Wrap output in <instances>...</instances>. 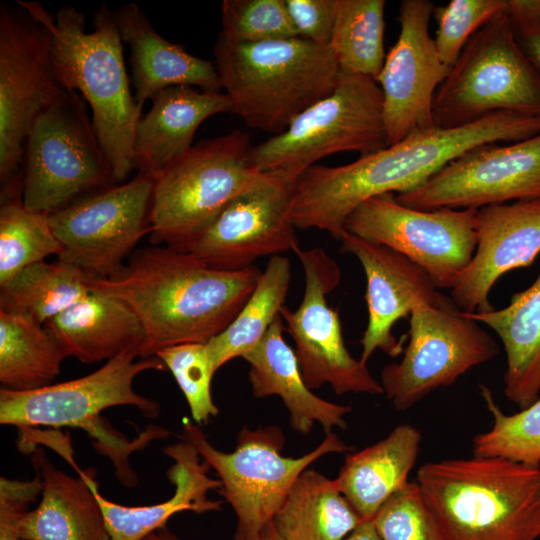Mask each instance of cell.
Wrapping results in <instances>:
<instances>
[{"label": "cell", "mask_w": 540, "mask_h": 540, "mask_svg": "<svg viewBox=\"0 0 540 540\" xmlns=\"http://www.w3.org/2000/svg\"><path fill=\"white\" fill-rule=\"evenodd\" d=\"M256 266L215 269L192 254L168 246L136 251L127 264L89 288L125 302L144 329L141 358L185 343H208L225 330L252 294Z\"/></svg>", "instance_id": "1"}, {"label": "cell", "mask_w": 540, "mask_h": 540, "mask_svg": "<svg viewBox=\"0 0 540 540\" xmlns=\"http://www.w3.org/2000/svg\"><path fill=\"white\" fill-rule=\"evenodd\" d=\"M421 495L444 540L540 538V467L472 456L422 465Z\"/></svg>", "instance_id": "2"}, {"label": "cell", "mask_w": 540, "mask_h": 540, "mask_svg": "<svg viewBox=\"0 0 540 540\" xmlns=\"http://www.w3.org/2000/svg\"><path fill=\"white\" fill-rule=\"evenodd\" d=\"M52 59L63 88L80 92L92 110V122L114 184L123 183L134 166V138L141 109L131 94L123 42L113 11L102 6L86 31L85 14L73 6L49 18Z\"/></svg>", "instance_id": "3"}, {"label": "cell", "mask_w": 540, "mask_h": 540, "mask_svg": "<svg viewBox=\"0 0 540 540\" xmlns=\"http://www.w3.org/2000/svg\"><path fill=\"white\" fill-rule=\"evenodd\" d=\"M215 66L233 113L277 135L335 88L340 67L329 46L302 37L237 43L219 34Z\"/></svg>", "instance_id": "4"}, {"label": "cell", "mask_w": 540, "mask_h": 540, "mask_svg": "<svg viewBox=\"0 0 540 540\" xmlns=\"http://www.w3.org/2000/svg\"><path fill=\"white\" fill-rule=\"evenodd\" d=\"M386 147L383 94L368 76L340 69L334 90L299 114L281 133L252 146L259 172H279L296 182L320 159L339 152L361 156Z\"/></svg>", "instance_id": "5"}, {"label": "cell", "mask_w": 540, "mask_h": 540, "mask_svg": "<svg viewBox=\"0 0 540 540\" xmlns=\"http://www.w3.org/2000/svg\"><path fill=\"white\" fill-rule=\"evenodd\" d=\"M502 111L540 115V73L520 47L507 10L469 39L433 102L435 125L444 129Z\"/></svg>", "instance_id": "6"}, {"label": "cell", "mask_w": 540, "mask_h": 540, "mask_svg": "<svg viewBox=\"0 0 540 540\" xmlns=\"http://www.w3.org/2000/svg\"><path fill=\"white\" fill-rule=\"evenodd\" d=\"M249 134L231 133L193 145L155 176L149 216L151 242L182 250L230 201L256 185Z\"/></svg>", "instance_id": "7"}, {"label": "cell", "mask_w": 540, "mask_h": 540, "mask_svg": "<svg viewBox=\"0 0 540 540\" xmlns=\"http://www.w3.org/2000/svg\"><path fill=\"white\" fill-rule=\"evenodd\" d=\"M22 166L23 205L46 216L114 185L87 102L65 88L33 121Z\"/></svg>", "instance_id": "8"}, {"label": "cell", "mask_w": 540, "mask_h": 540, "mask_svg": "<svg viewBox=\"0 0 540 540\" xmlns=\"http://www.w3.org/2000/svg\"><path fill=\"white\" fill-rule=\"evenodd\" d=\"M183 439L190 442L202 460L213 468L222 483L219 490L237 517L236 535L256 539L272 522L293 483L309 466L328 453L353 448L335 433L325 434L309 453L293 458L282 455L285 437L276 425L251 429L243 426L232 452L216 449L198 424L183 422Z\"/></svg>", "instance_id": "9"}, {"label": "cell", "mask_w": 540, "mask_h": 540, "mask_svg": "<svg viewBox=\"0 0 540 540\" xmlns=\"http://www.w3.org/2000/svg\"><path fill=\"white\" fill-rule=\"evenodd\" d=\"M51 14L39 2L0 4V183L23 177L29 129L64 89L52 59Z\"/></svg>", "instance_id": "10"}, {"label": "cell", "mask_w": 540, "mask_h": 540, "mask_svg": "<svg viewBox=\"0 0 540 540\" xmlns=\"http://www.w3.org/2000/svg\"><path fill=\"white\" fill-rule=\"evenodd\" d=\"M408 319L402 359L385 365L380 374L383 392L396 410L411 408L500 352L494 337L450 297L437 306L417 304Z\"/></svg>", "instance_id": "11"}, {"label": "cell", "mask_w": 540, "mask_h": 540, "mask_svg": "<svg viewBox=\"0 0 540 540\" xmlns=\"http://www.w3.org/2000/svg\"><path fill=\"white\" fill-rule=\"evenodd\" d=\"M478 209L420 210L399 203L394 193L357 206L345 231L384 245L422 267L438 289H451L477 245Z\"/></svg>", "instance_id": "12"}, {"label": "cell", "mask_w": 540, "mask_h": 540, "mask_svg": "<svg viewBox=\"0 0 540 540\" xmlns=\"http://www.w3.org/2000/svg\"><path fill=\"white\" fill-rule=\"evenodd\" d=\"M166 366L157 356L141 358L139 348H131L96 371L66 382L29 390H0V423L20 429L78 427L86 432L102 421L100 413L116 406H134L144 417L159 415L157 401L138 394L134 379L149 370Z\"/></svg>", "instance_id": "13"}, {"label": "cell", "mask_w": 540, "mask_h": 540, "mask_svg": "<svg viewBox=\"0 0 540 540\" xmlns=\"http://www.w3.org/2000/svg\"><path fill=\"white\" fill-rule=\"evenodd\" d=\"M155 176L137 172L129 181L89 193L48 216L61 245L58 260L95 278L119 271L146 234Z\"/></svg>", "instance_id": "14"}, {"label": "cell", "mask_w": 540, "mask_h": 540, "mask_svg": "<svg viewBox=\"0 0 540 540\" xmlns=\"http://www.w3.org/2000/svg\"><path fill=\"white\" fill-rule=\"evenodd\" d=\"M297 256L305 276L300 305H284L280 315L285 331L295 343V354L306 385L319 389L329 384L337 395L345 393L384 394L367 364L355 359L345 346L337 309L327 296L341 281V269L322 248L300 249Z\"/></svg>", "instance_id": "15"}, {"label": "cell", "mask_w": 540, "mask_h": 540, "mask_svg": "<svg viewBox=\"0 0 540 540\" xmlns=\"http://www.w3.org/2000/svg\"><path fill=\"white\" fill-rule=\"evenodd\" d=\"M295 183L279 172H264L256 185L230 201L181 251L226 271L253 266L260 257L297 253L301 248L291 215Z\"/></svg>", "instance_id": "16"}, {"label": "cell", "mask_w": 540, "mask_h": 540, "mask_svg": "<svg viewBox=\"0 0 540 540\" xmlns=\"http://www.w3.org/2000/svg\"><path fill=\"white\" fill-rule=\"evenodd\" d=\"M396 200L420 210L480 209L540 199V133L509 145L476 146Z\"/></svg>", "instance_id": "17"}, {"label": "cell", "mask_w": 540, "mask_h": 540, "mask_svg": "<svg viewBox=\"0 0 540 540\" xmlns=\"http://www.w3.org/2000/svg\"><path fill=\"white\" fill-rule=\"evenodd\" d=\"M434 9L429 0L400 4V33L377 80L383 94L386 147L436 127L434 97L449 69L429 34Z\"/></svg>", "instance_id": "18"}, {"label": "cell", "mask_w": 540, "mask_h": 540, "mask_svg": "<svg viewBox=\"0 0 540 540\" xmlns=\"http://www.w3.org/2000/svg\"><path fill=\"white\" fill-rule=\"evenodd\" d=\"M343 253L354 255L366 276L367 327L361 339L360 360L367 364L380 349L391 357L403 353V340H397L393 326L409 318L419 303L440 305L449 299L429 274L406 256L344 231L339 240Z\"/></svg>", "instance_id": "19"}, {"label": "cell", "mask_w": 540, "mask_h": 540, "mask_svg": "<svg viewBox=\"0 0 540 540\" xmlns=\"http://www.w3.org/2000/svg\"><path fill=\"white\" fill-rule=\"evenodd\" d=\"M477 245L450 298L464 313L493 309L489 294L497 280L530 266L540 253V199L493 204L478 209Z\"/></svg>", "instance_id": "20"}, {"label": "cell", "mask_w": 540, "mask_h": 540, "mask_svg": "<svg viewBox=\"0 0 540 540\" xmlns=\"http://www.w3.org/2000/svg\"><path fill=\"white\" fill-rule=\"evenodd\" d=\"M163 451L173 460L166 474L174 485V493L166 501L144 506L121 505L105 498L100 493L92 472L83 471L77 466L73 450L69 449L61 454L94 492L110 540H143L149 534L166 527L167 521L180 512L202 514L221 510L223 501L210 500L207 495L211 490H220L222 483L208 475L210 467L202 460L197 449L183 439L168 445Z\"/></svg>", "instance_id": "21"}, {"label": "cell", "mask_w": 540, "mask_h": 540, "mask_svg": "<svg viewBox=\"0 0 540 540\" xmlns=\"http://www.w3.org/2000/svg\"><path fill=\"white\" fill-rule=\"evenodd\" d=\"M113 15L122 42L130 48L134 99L141 110L147 100L173 86L221 92L215 64L164 39L136 3L120 6Z\"/></svg>", "instance_id": "22"}, {"label": "cell", "mask_w": 540, "mask_h": 540, "mask_svg": "<svg viewBox=\"0 0 540 540\" xmlns=\"http://www.w3.org/2000/svg\"><path fill=\"white\" fill-rule=\"evenodd\" d=\"M228 112L233 113V105L223 92L186 85L161 91L136 125L135 170L156 176L193 146L194 135L206 119Z\"/></svg>", "instance_id": "23"}, {"label": "cell", "mask_w": 540, "mask_h": 540, "mask_svg": "<svg viewBox=\"0 0 540 540\" xmlns=\"http://www.w3.org/2000/svg\"><path fill=\"white\" fill-rule=\"evenodd\" d=\"M281 315L272 323L262 340L242 358L249 363V382L256 398L279 396L289 412L291 427L309 434L319 423L325 434L333 428L346 429L345 416L351 407L324 400L306 385L295 351L283 338Z\"/></svg>", "instance_id": "24"}, {"label": "cell", "mask_w": 540, "mask_h": 540, "mask_svg": "<svg viewBox=\"0 0 540 540\" xmlns=\"http://www.w3.org/2000/svg\"><path fill=\"white\" fill-rule=\"evenodd\" d=\"M31 461L42 479L41 500L33 510L16 517L23 540H110L98 500L78 475L56 468L41 448L34 447Z\"/></svg>", "instance_id": "25"}, {"label": "cell", "mask_w": 540, "mask_h": 540, "mask_svg": "<svg viewBox=\"0 0 540 540\" xmlns=\"http://www.w3.org/2000/svg\"><path fill=\"white\" fill-rule=\"evenodd\" d=\"M66 357L83 363L110 360L131 348H141L143 326L122 300L90 289L77 303L44 324Z\"/></svg>", "instance_id": "26"}, {"label": "cell", "mask_w": 540, "mask_h": 540, "mask_svg": "<svg viewBox=\"0 0 540 540\" xmlns=\"http://www.w3.org/2000/svg\"><path fill=\"white\" fill-rule=\"evenodd\" d=\"M420 442L417 428L401 424L379 442L346 456L335 480L362 520H372L381 506L409 482Z\"/></svg>", "instance_id": "27"}, {"label": "cell", "mask_w": 540, "mask_h": 540, "mask_svg": "<svg viewBox=\"0 0 540 540\" xmlns=\"http://www.w3.org/2000/svg\"><path fill=\"white\" fill-rule=\"evenodd\" d=\"M465 314L491 328L504 346L507 399L521 410L532 405L540 397V274L506 307Z\"/></svg>", "instance_id": "28"}, {"label": "cell", "mask_w": 540, "mask_h": 540, "mask_svg": "<svg viewBox=\"0 0 540 540\" xmlns=\"http://www.w3.org/2000/svg\"><path fill=\"white\" fill-rule=\"evenodd\" d=\"M362 521L336 480L309 468L293 483L272 520L286 540H344Z\"/></svg>", "instance_id": "29"}, {"label": "cell", "mask_w": 540, "mask_h": 540, "mask_svg": "<svg viewBox=\"0 0 540 540\" xmlns=\"http://www.w3.org/2000/svg\"><path fill=\"white\" fill-rule=\"evenodd\" d=\"M67 358L43 324L21 314L0 310V383L29 391L49 384Z\"/></svg>", "instance_id": "30"}, {"label": "cell", "mask_w": 540, "mask_h": 540, "mask_svg": "<svg viewBox=\"0 0 540 540\" xmlns=\"http://www.w3.org/2000/svg\"><path fill=\"white\" fill-rule=\"evenodd\" d=\"M91 278L81 268L58 259L32 264L0 284V310L44 325L85 297Z\"/></svg>", "instance_id": "31"}, {"label": "cell", "mask_w": 540, "mask_h": 540, "mask_svg": "<svg viewBox=\"0 0 540 540\" xmlns=\"http://www.w3.org/2000/svg\"><path fill=\"white\" fill-rule=\"evenodd\" d=\"M290 279L289 259L282 255L270 257L243 308L225 330L207 343L216 371L228 361L243 357L262 340L285 305Z\"/></svg>", "instance_id": "32"}, {"label": "cell", "mask_w": 540, "mask_h": 540, "mask_svg": "<svg viewBox=\"0 0 540 540\" xmlns=\"http://www.w3.org/2000/svg\"><path fill=\"white\" fill-rule=\"evenodd\" d=\"M384 0H336L329 48L341 70L376 81L385 62Z\"/></svg>", "instance_id": "33"}, {"label": "cell", "mask_w": 540, "mask_h": 540, "mask_svg": "<svg viewBox=\"0 0 540 540\" xmlns=\"http://www.w3.org/2000/svg\"><path fill=\"white\" fill-rule=\"evenodd\" d=\"M22 192L23 188H17L1 194L0 284L62 250L48 216L26 209Z\"/></svg>", "instance_id": "34"}, {"label": "cell", "mask_w": 540, "mask_h": 540, "mask_svg": "<svg viewBox=\"0 0 540 540\" xmlns=\"http://www.w3.org/2000/svg\"><path fill=\"white\" fill-rule=\"evenodd\" d=\"M492 427L472 441L474 456L501 457L540 467V397L529 407L508 415L495 403L491 391L481 386Z\"/></svg>", "instance_id": "35"}, {"label": "cell", "mask_w": 540, "mask_h": 540, "mask_svg": "<svg viewBox=\"0 0 540 540\" xmlns=\"http://www.w3.org/2000/svg\"><path fill=\"white\" fill-rule=\"evenodd\" d=\"M220 35L237 43L299 37L285 0H224Z\"/></svg>", "instance_id": "36"}, {"label": "cell", "mask_w": 540, "mask_h": 540, "mask_svg": "<svg viewBox=\"0 0 540 540\" xmlns=\"http://www.w3.org/2000/svg\"><path fill=\"white\" fill-rule=\"evenodd\" d=\"M174 376L188 403L196 424H206L219 412L211 394V382L216 373L207 343H185L157 352Z\"/></svg>", "instance_id": "37"}, {"label": "cell", "mask_w": 540, "mask_h": 540, "mask_svg": "<svg viewBox=\"0 0 540 540\" xmlns=\"http://www.w3.org/2000/svg\"><path fill=\"white\" fill-rule=\"evenodd\" d=\"M507 10V0H451L435 7V45L450 70L469 39L488 21Z\"/></svg>", "instance_id": "38"}, {"label": "cell", "mask_w": 540, "mask_h": 540, "mask_svg": "<svg viewBox=\"0 0 540 540\" xmlns=\"http://www.w3.org/2000/svg\"><path fill=\"white\" fill-rule=\"evenodd\" d=\"M372 521L382 540H444L415 481L395 492Z\"/></svg>", "instance_id": "39"}, {"label": "cell", "mask_w": 540, "mask_h": 540, "mask_svg": "<svg viewBox=\"0 0 540 540\" xmlns=\"http://www.w3.org/2000/svg\"><path fill=\"white\" fill-rule=\"evenodd\" d=\"M299 37L322 46L331 40L336 0H285Z\"/></svg>", "instance_id": "40"}, {"label": "cell", "mask_w": 540, "mask_h": 540, "mask_svg": "<svg viewBox=\"0 0 540 540\" xmlns=\"http://www.w3.org/2000/svg\"><path fill=\"white\" fill-rule=\"evenodd\" d=\"M42 492L39 473L31 480L0 478V540H23L16 530V517Z\"/></svg>", "instance_id": "41"}, {"label": "cell", "mask_w": 540, "mask_h": 540, "mask_svg": "<svg viewBox=\"0 0 540 540\" xmlns=\"http://www.w3.org/2000/svg\"><path fill=\"white\" fill-rule=\"evenodd\" d=\"M515 37L540 73V0H507Z\"/></svg>", "instance_id": "42"}, {"label": "cell", "mask_w": 540, "mask_h": 540, "mask_svg": "<svg viewBox=\"0 0 540 540\" xmlns=\"http://www.w3.org/2000/svg\"><path fill=\"white\" fill-rule=\"evenodd\" d=\"M344 540H382L372 520H363Z\"/></svg>", "instance_id": "43"}, {"label": "cell", "mask_w": 540, "mask_h": 540, "mask_svg": "<svg viewBox=\"0 0 540 540\" xmlns=\"http://www.w3.org/2000/svg\"><path fill=\"white\" fill-rule=\"evenodd\" d=\"M234 540H245L242 537L235 534ZM254 540H286L276 530L273 522H270Z\"/></svg>", "instance_id": "44"}, {"label": "cell", "mask_w": 540, "mask_h": 540, "mask_svg": "<svg viewBox=\"0 0 540 540\" xmlns=\"http://www.w3.org/2000/svg\"><path fill=\"white\" fill-rule=\"evenodd\" d=\"M143 540H180L167 527H163L145 537Z\"/></svg>", "instance_id": "45"}]
</instances>
